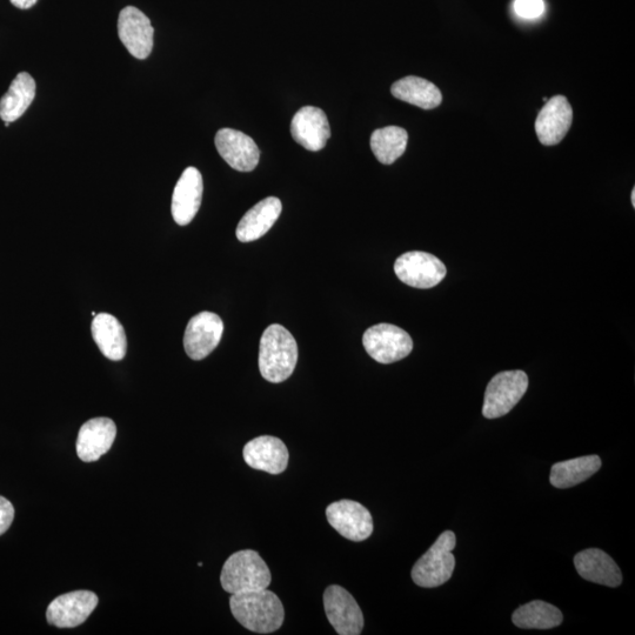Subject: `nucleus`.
<instances>
[{"instance_id": "nucleus-4", "label": "nucleus", "mask_w": 635, "mask_h": 635, "mask_svg": "<svg viewBox=\"0 0 635 635\" xmlns=\"http://www.w3.org/2000/svg\"><path fill=\"white\" fill-rule=\"evenodd\" d=\"M456 545V534L452 531L441 533L436 543L413 566L411 576L414 584L434 588L447 583L456 567V558L452 554Z\"/></svg>"}, {"instance_id": "nucleus-30", "label": "nucleus", "mask_w": 635, "mask_h": 635, "mask_svg": "<svg viewBox=\"0 0 635 635\" xmlns=\"http://www.w3.org/2000/svg\"><path fill=\"white\" fill-rule=\"evenodd\" d=\"M632 205L635 207V190L632 191Z\"/></svg>"}, {"instance_id": "nucleus-1", "label": "nucleus", "mask_w": 635, "mask_h": 635, "mask_svg": "<svg viewBox=\"0 0 635 635\" xmlns=\"http://www.w3.org/2000/svg\"><path fill=\"white\" fill-rule=\"evenodd\" d=\"M232 616L240 625L254 633L269 634L284 624L285 611L276 593L267 590L232 594Z\"/></svg>"}, {"instance_id": "nucleus-9", "label": "nucleus", "mask_w": 635, "mask_h": 635, "mask_svg": "<svg viewBox=\"0 0 635 635\" xmlns=\"http://www.w3.org/2000/svg\"><path fill=\"white\" fill-rule=\"evenodd\" d=\"M326 517L340 536L356 543L369 539L373 532L371 513L358 501H336L327 506Z\"/></svg>"}, {"instance_id": "nucleus-21", "label": "nucleus", "mask_w": 635, "mask_h": 635, "mask_svg": "<svg viewBox=\"0 0 635 635\" xmlns=\"http://www.w3.org/2000/svg\"><path fill=\"white\" fill-rule=\"evenodd\" d=\"M92 337L99 350L113 362H119L126 356L127 338L119 320L109 313H99L92 322Z\"/></svg>"}, {"instance_id": "nucleus-28", "label": "nucleus", "mask_w": 635, "mask_h": 635, "mask_svg": "<svg viewBox=\"0 0 635 635\" xmlns=\"http://www.w3.org/2000/svg\"><path fill=\"white\" fill-rule=\"evenodd\" d=\"M15 519V507L4 497H0V536L8 532Z\"/></svg>"}, {"instance_id": "nucleus-7", "label": "nucleus", "mask_w": 635, "mask_h": 635, "mask_svg": "<svg viewBox=\"0 0 635 635\" xmlns=\"http://www.w3.org/2000/svg\"><path fill=\"white\" fill-rule=\"evenodd\" d=\"M394 272L404 284L426 290L443 282L447 271L444 263L433 254L412 251L396 260Z\"/></svg>"}, {"instance_id": "nucleus-23", "label": "nucleus", "mask_w": 635, "mask_h": 635, "mask_svg": "<svg viewBox=\"0 0 635 635\" xmlns=\"http://www.w3.org/2000/svg\"><path fill=\"white\" fill-rule=\"evenodd\" d=\"M392 95L420 109L432 110L443 102L440 90L424 78L406 77L392 85Z\"/></svg>"}, {"instance_id": "nucleus-6", "label": "nucleus", "mask_w": 635, "mask_h": 635, "mask_svg": "<svg viewBox=\"0 0 635 635\" xmlns=\"http://www.w3.org/2000/svg\"><path fill=\"white\" fill-rule=\"evenodd\" d=\"M363 344L369 356L380 364H392L413 350L410 334L391 324H378L364 333Z\"/></svg>"}, {"instance_id": "nucleus-19", "label": "nucleus", "mask_w": 635, "mask_h": 635, "mask_svg": "<svg viewBox=\"0 0 635 635\" xmlns=\"http://www.w3.org/2000/svg\"><path fill=\"white\" fill-rule=\"evenodd\" d=\"M574 566L581 578L607 587H618L623 583L620 568L607 553L599 548H588L574 557Z\"/></svg>"}, {"instance_id": "nucleus-27", "label": "nucleus", "mask_w": 635, "mask_h": 635, "mask_svg": "<svg viewBox=\"0 0 635 635\" xmlns=\"http://www.w3.org/2000/svg\"><path fill=\"white\" fill-rule=\"evenodd\" d=\"M514 12L523 19H537L544 15L546 5L544 0H514Z\"/></svg>"}, {"instance_id": "nucleus-14", "label": "nucleus", "mask_w": 635, "mask_h": 635, "mask_svg": "<svg viewBox=\"0 0 635 635\" xmlns=\"http://www.w3.org/2000/svg\"><path fill=\"white\" fill-rule=\"evenodd\" d=\"M203 177L196 167H187L179 178L172 196V217L180 226L195 219L203 199Z\"/></svg>"}, {"instance_id": "nucleus-26", "label": "nucleus", "mask_w": 635, "mask_h": 635, "mask_svg": "<svg viewBox=\"0 0 635 635\" xmlns=\"http://www.w3.org/2000/svg\"><path fill=\"white\" fill-rule=\"evenodd\" d=\"M409 135L403 127L387 126L372 133L371 149L381 164L391 165L404 155Z\"/></svg>"}, {"instance_id": "nucleus-29", "label": "nucleus", "mask_w": 635, "mask_h": 635, "mask_svg": "<svg viewBox=\"0 0 635 635\" xmlns=\"http://www.w3.org/2000/svg\"><path fill=\"white\" fill-rule=\"evenodd\" d=\"M10 2L18 9L28 10L32 8V6L35 5L38 0H10Z\"/></svg>"}, {"instance_id": "nucleus-16", "label": "nucleus", "mask_w": 635, "mask_h": 635, "mask_svg": "<svg viewBox=\"0 0 635 635\" xmlns=\"http://www.w3.org/2000/svg\"><path fill=\"white\" fill-rule=\"evenodd\" d=\"M292 137L306 150H323L331 137L329 119L325 112L314 106H305L294 115L291 123Z\"/></svg>"}, {"instance_id": "nucleus-17", "label": "nucleus", "mask_w": 635, "mask_h": 635, "mask_svg": "<svg viewBox=\"0 0 635 635\" xmlns=\"http://www.w3.org/2000/svg\"><path fill=\"white\" fill-rule=\"evenodd\" d=\"M573 122V110L566 97L557 96L547 100L536 120V132L540 143L557 145L565 138Z\"/></svg>"}, {"instance_id": "nucleus-5", "label": "nucleus", "mask_w": 635, "mask_h": 635, "mask_svg": "<svg viewBox=\"0 0 635 635\" xmlns=\"http://www.w3.org/2000/svg\"><path fill=\"white\" fill-rule=\"evenodd\" d=\"M528 389V377L524 371L498 373L487 385L483 414L487 419L506 416L513 410Z\"/></svg>"}, {"instance_id": "nucleus-22", "label": "nucleus", "mask_w": 635, "mask_h": 635, "mask_svg": "<svg viewBox=\"0 0 635 635\" xmlns=\"http://www.w3.org/2000/svg\"><path fill=\"white\" fill-rule=\"evenodd\" d=\"M35 97V79L28 72H20L12 80L9 91L0 99V118L4 122H16L30 108Z\"/></svg>"}, {"instance_id": "nucleus-13", "label": "nucleus", "mask_w": 635, "mask_h": 635, "mask_svg": "<svg viewBox=\"0 0 635 635\" xmlns=\"http://www.w3.org/2000/svg\"><path fill=\"white\" fill-rule=\"evenodd\" d=\"M215 143L219 155L232 169L240 172H251L256 169L260 151L256 142L245 133L223 129L218 131Z\"/></svg>"}, {"instance_id": "nucleus-8", "label": "nucleus", "mask_w": 635, "mask_h": 635, "mask_svg": "<svg viewBox=\"0 0 635 635\" xmlns=\"http://www.w3.org/2000/svg\"><path fill=\"white\" fill-rule=\"evenodd\" d=\"M324 607L327 619L340 635H359L364 628L362 610L344 587L332 585L324 593Z\"/></svg>"}, {"instance_id": "nucleus-15", "label": "nucleus", "mask_w": 635, "mask_h": 635, "mask_svg": "<svg viewBox=\"0 0 635 635\" xmlns=\"http://www.w3.org/2000/svg\"><path fill=\"white\" fill-rule=\"evenodd\" d=\"M117 436V427L109 418H95L80 427L77 454L84 463H93L111 450Z\"/></svg>"}, {"instance_id": "nucleus-2", "label": "nucleus", "mask_w": 635, "mask_h": 635, "mask_svg": "<svg viewBox=\"0 0 635 635\" xmlns=\"http://www.w3.org/2000/svg\"><path fill=\"white\" fill-rule=\"evenodd\" d=\"M298 362V345L284 326L267 327L260 339L259 371L273 384L283 383L292 376Z\"/></svg>"}, {"instance_id": "nucleus-12", "label": "nucleus", "mask_w": 635, "mask_h": 635, "mask_svg": "<svg viewBox=\"0 0 635 635\" xmlns=\"http://www.w3.org/2000/svg\"><path fill=\"white\" fill-rule=\"evenodd\" d=\"M118 35L133 57L143 60L151 55L155 29L149 17L135 6H127L120 12Z\"/></svg>"}, {"instance_id": "nucleus-25", "label": "nucleus", "mask_w": 635, "mask_h": 635, "mask_svg": "<svg viewBox=\"0 0 635 635\" xmlns=\"http://www.w3.org/2000/svg\"><path fill=\"white\" fill-rule=\"evenodd\" d=\"M563 613L545 601L534 600L513 613V624L524 630H551L563 623Z\"/></svg>"}, {"instance_id": "nucleus-3", "label": "nucleus", "mask_w": 635, "mask_h": 635, "mask_svg": "<svg viewBox=\"0 0 635 635\" xmlns=\"http://www.w3.org/2000/svg\"><path fill=\"white\" fill-rule=\"evenodd\" d=\"M272 581L271 571L259 553L252 550L233 553L225 561L220 584L232 594L265 590Z\"/></svg>"}, {"instance_id": "nucleus-11", "label": "nucleus", "mask_w": 635, "mask_h": 635, "mask_svg": "<svg viewBox=\"0 0 635 635\" xmlns=\"http://www.w3.org/2000/svg\"><path fill=\"white\" fill-rule=\"evenodd\" d=\"M96 593L75 591L59 596L48 607L46 619L59 628H75L85 623L98 605Z\"/></svg>"}, {"instance_id": "nucleus-18", "label": "nucleus", "mask_w": 635, "mask_h": 635, "mask_svg": "<svg viewBox=\"0 0 635 635\" xmlns=\"http://www.w3.org/2000/svg\"><path fill=\"white\" fill-rule=\"evenodd\" d=\"M245 463L254 470L280 474L289 464V450L282 440L272 436L254 438L244 447Z\"/></svg>"}, {"instance_id": "nucleus-20", "label": "nucleus", "mask_w": 635, "mask_h": 635, "mask_svg": "<svg viewBox=\"0 0 635 635\" xmlns=\"http://www.w3.org/2000/svg\"><path fill=\"white\" fill-rule=\"evenodd\" d=\"M283 211L282 202L276 197H269L256 206L240 220L236 235L239 242L251 243L266 235Z\"/></svg>"}, {"instance_id": "nucleus-10", "label": "nucleus", "mask_w": 635, "mask_h": 635, "mask_svg": "<svg viewBox=\"0 0 635 635\" xmlns=\"http://www.w3.org/2000/svg\"><path fill=\"white\" fill-rule=\"evenodd\" d=\"M224 333V323L218 314L200 312L187 324L184 347L193 360H203L217 349Z\"/></svg>"}, {"instance_id": "nucleus-24", "label": "nucleus", "mask_w": 635, "mask_h": 635, "mask_svg": "<svg viewBox=\"0 0 635 635\" xmlns=\"http://www.w3.org/2000/svg\"><path fill=\"white\" fill-rule=\"evenodd\" d=\"M599 456H586L576 459L561 461L554 464L551 470L550 481L556 489H570L584 483L596 474L601 467Z\"/></svg>"}]
</instances>
